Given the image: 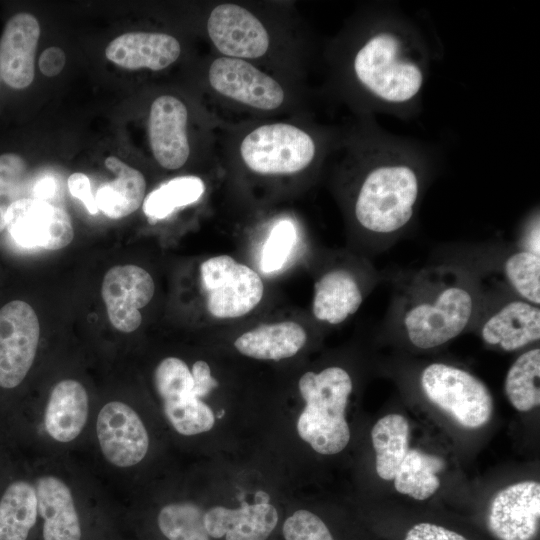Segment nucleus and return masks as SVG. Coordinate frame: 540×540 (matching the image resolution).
Masks as SVG:
<instances>
[{
	"label": "nucleus",
	"instance_id": "1",
	"mask_svg": "<svg viewBox=\"0 0 540 540\" xmlns=\"http://www.w3.org/2000/svg\"><path fill=\"white\" fill-rule=\"evenodd\" d=\"M212 53L245 60L298 82L302 44L291 7L273 2H214L204 19Z\"/></svg>",
	"mask_w": 540,
	"mask_h": 540
},
{
	"label": "nucleus",
	"instance_id": "2",
	"mask_svg": "<svg viewBox=\"0 0 540 540\" xmlns=\"http://www.w3.org/2000/svg\"><path fill=\"white\" fill-rule=\"evenodd\" d=\"M297 115L221 123L217 145L228 166L258 180H287L309 172L320 156L319 140Z\"/></svg>",
	"mask_w": 540,
	"mask_h": 540
},
{
	"label": "nucleus",
	"instance_id": "3",
	"mask_svg": "<svg viewBox=\"0 0 540 540\" xmlns=\"http://www.w3.org/2000/svg\"><path fill=\"white\" fill-rule=\"evenodd\" d=\"M471 288L450 268L423 270L402 298L400 324L410 343L432 349L457 337L472 319Z\"/></svg>",
	"mask_w": 540,
	"mask_h": 540
},
{
	"label": "nucleus",
	"instance_id": "4",
	"mask_svg": "<svg viewBox=\"0 0 540 540\" xmlns=\"http://www.w3.org/2000/svg\"><path fill=\"white\" fill-rule=\"evenodd\" d=\"M203 83L212 104L248 120L276 119L300 112L298 82L236 58L212 53L203 68Z\"/></svg>",
	"mask_w": 540,
	"mask_h": 540
},
{
	"label": "nucleus",
	"instance_id": "5",
	"mask_svg": "<svg viewBox=\"0 0 540 540\" xmlns=\"http://www.w3.org/2000/svg\"><path fill=\"white\" fill-rule=\"evenodd\" d=\"M348 372L338 366L304 373L298 388L305 407L297 421L300 438L323 455L341 452L350 440L345 409L352 392Z\"/></svg>",
	"mask_w": 540,
	"mask_h": 540
},
{
	"label": "nucleus",
	"instance_id": "6",
	"mask_svg": "<svg viewBox=\"0 0 540 540\" xmlns=\"http://www.w3.org/2000/svg\"><path fill=\"white\" fill-rule=\"evenodd\" d=\"M419 190L418 175L410 166H376L365 173L357 186L353 216L371 234L393 235L412 219Z\"/></svg>",
	"mask_w": 540,
	"mask_h": 540
},
{
	"label": "nucleus",
	"instance_id": "7",
	"mask_svg": "<svg viewBox=\"0 0 540 540\" xmlns=\"http://www.w3.org/2000/svg\"><path fill=\"white\" fill-rule=\"evenodd\" d=\"M350 70L359 86L389 103L414 98L423 85V72L402 55L399 39L388 32L368 37L355 50Z\"/></svg>",
	"mask_w": 540,
	"mask_h": 540
},
{
	"label": "nucleus",
	"instance_id": "8",
	"mask_svg": "<svg viewBox=\"0 0 540 540\" xmlns=\"http://www.w3.org/2000/svg\"><path fill=\"white\" fill-rule=\"evenodd\" d=\"M425 396L466 428H479L491 418L493 399L486 385L458 367L432 363L422 371Z\"/></svg>",
	"mask_w": 540,
	"mask_h": 540
},
{
	"label": "nucleus",
	"instance_id": "9",
	"mask_svg": "<svg viewBox=\"0 0 540 540\" xmlns=\"http://www.w3.org/2000/svg\"><path fill=\"white\" fill-rule=\"evenodd\" d=\"M200 279L208 312L218 319H234L250 313L261 302L264 285L260 275L229 255L206 259Z\"/></svg>",
	"mask_w": 540,
	"mask_h": 540
},
{
	"label": "nucleus",
	"instance_id": "10",
	"mask_svg": "<svg viewBox=\"0 0 540 540\" xmlns=\"http://www.w3.org/2000/svg\"><path fill=\"white\" fill-rule=\"evenodd\" d=\"M154 384L164 415L179 434L193 436L214 426L215 415L194 393L191 371L182 359L161 360L154 372Z\"/></svg>",
	"mask_w": 540,
	"mask_h": 540
},
{
	"label": "nucleus",
	"instance_id": "11",
	"mask_svg": "<svg viewBox=\"0 0 540 540\" xmlns=\"http://www.w3.org/2000/svg\"><path fill=\"white\" fill-rule=\"evenodd\" d=\"M39 336L38 317L27 302L13 300L0 309V387L22 383L35 360Z\"/></svg>",
	"mask_w": 540,
	"mask_h": 540
},
{
	"label": "nucleus",
	"instance_id": "12",
	"mask_svg": "<svg viewBox=\"0 0 540 540\" xmlns=\"http://www.w3.org/2000/svg\"><path fill=\"white\" fill-rule=\"evenodd\" d=\"M190 111L172 94L156 97L149 109L148 138L152 155L166 170H179L192 155Z\"/></svg>",
	"mask_w": 540,
	"mask_h": 540
},
{
	"label": "nucleus",
	"instance_id": "13",
	"mask_svg": "<svg viewBox=\"0 0 540 540\" xmlns=\"http://www.w3.org/2000/svg\"><path fill=\"white\" fill-rule=\"evenodd\" d=\"M6 228L17 244L27 248L59 250L74 238L71 218L64 209L28 197L11 205Z\"/></svg>",
	"mask_w": 540,
	"mask_h": 540
},
{
	"label": "nucleus",
	"instance_id": "14",
	"mask_svg": "<svg viewBox=\"0 0 540 540\" xmlns=\"http://www.w3.org/2000/svg\"><path fill=\"white\" fill-rule=\"evenodd\" d=\"M96 436L104 458L118 468L139 464L149 449V435L142 419L122 401H110L100 409Z\"/></svg>",
	"mask_w": 540,
	"mask_h": 540
},
{
	"label": "nucleus",
	"instance_id": "15",
	"mask_svg": "<svg viewBox=\"0 0 540 540\" xmlns=\"http://www.w3.org/2000/svg\"><path fill=\"white\" fill-rule=\"evenodd\" d=\"M154 291L151 275L139 266L119 265L109 269L101 295L113 327L124 333L135 331L142 322L140 309L151 301Z\"/></svg>",
	"mask_w": 540,
	"mask_h": 540
},
{
	"label": "nucleus",
	"instance_id": "16",
	"mask_svg": "<svg viewBox=\"0 0 540 540\" xmlns=\"http://www.w3.org/2000/svg\"><path fill=\"white\" fill-rule=\"evenodd\" d=\"M540 519V484L522 481L500 490L487 516L490 532L499 540H533Z\"/></svg>",
	"mask_w": 540,
	"mask_h": 540
},
{
	"label": "nucleus",
	"instance_id": "17",
	"mask_svg": "<svg viewBox=\"0 0 540 540\" xmlns=\"http://www.w3.org/2000/svg\"><path fill=\"white\" fill-rule=\"evenodd\" d=\"M40 26L30 13H17L0 37V76L14 89L28 87L35 75V53Z\"/></svg>",
	"mask_w": 540,
	"mask_h": 540
},
{
	"label": "nucleus",
	"instance_id": "18",
	"mask_svg": "<svg viewBox=\"0 0 540 540\" xmlns=\"http://www.w3.org/2000/svg\"><path fill=\"white\" fill-rule=\"evenodd\" d=\"M181 54L180 41L165 32H128L116 37L105 49L108 60L129 70L161 71L174 64Z\"/></svg>",
	"mask_w": 540,
	"mask_h": 540
},
{
	"label": "nucleus",
	"instance_id": "19",
	"mask_svg": "<svg viewBox=\"0 0 540 540\" xmlns=\"http://www.w3.org/2000/svg\"><path fill=\"white\" fill-rule=\"evenodd\" d=\"M276 508L265 502L239 508L214 506L204 512L203 523L210 537L226 540H266L278 523Z\"/></svg>",
	"mask_w": 540,
	"mask_h": 540
},
{
	"label": "nucleus",
	"instance_id": "20",
	"mask_svg": "<svg viewBox=\"0 0 540 540\" xmlns=\"http://www.w3.org/2000/svg\"><path fill=\"white\" fill-rule=\"evenodd\" d=\"M482 340L504 351H516L539 341L540 308L524 300L510 301L483 323Z\"/></svg>",
	"mask_w": 540,
	"mask_h": 540
},
{
	"label": "nucleus",
	"instance_id": "21",
	"mask_svg": "<svg viewBox=\"0 0 540 540\" xmlns=\"http://www.w3.org/2000/svg\"><path fill=\"white\" fill-rule=\"evenodd\" d=\"M44 540H81L82 530L73 493L61 478L44 474L35 484Z\"/></svg>",
	"mask_w": 540,
	"mask_h": 540
},
{
	"label": "nucleus",
	"instance_id": "22",
	"mask_svg": "<svg viewBox=\"0 0 540 540\" xmlns=\"http://www.w3.org/2000/svg\"><path fill=\"white\" fill-rule=\"evenodd\" d=\"M89 396L75 379L59 381L51 390L44 410V428L59 443H69L82 433L89 417Z\"/></svg>",
	"mask_w": 540,
	"mask_h": 540
},
{
	"label": "nucleus",
	"instance_id": "23",
	"mask_svg": "<svg viewBox=\"0 0 540 540\" xmlns=\"http://www.w3.org/2000/svg\"><path fill=\"white\" fill-rule=\"evenodd\" d=\"M363 293L356 277L346 269L323 274L314 285L312 312L315 318L338 325L358 311Z\"/></svg>",
	"mask_w": 540,
	"mask_h": 540
},
{
	"label": "nucleus",
	"instance_id": "24",
	"mask_svg": "<svg viewBox=\"0 0 540 540\" xmlns=\"http://www.w3.org/2000/svg\"><path fill=\"white\" fill-rule=\"evenodd\" d=\"M306 330L294 321L264 324L244 332L234 342L239 353L259 360H282L306 344Z\"/></svg>",
	"mask_w": 540,
	"mask_h": 540
},
{
	"label": "nucleus",
	"instance_id": "25",
	"mask_svg": "<svg viewBox=\"0 0 540 540\" xmlns=\"http://www.w3.org/2000/svg\"><path fill=\"white\" fill-rule=\"evenodd\" d=\"M105 166L116 178L100 186L95 195L98 210L111 219L135 212L144 202L146 180L141 171L115 156L105 159Z\"/></svg>",
	"mask_w": 540,
	"mask_h": 540
},
{
	"label": "nucleus",
	"instance_id": "26",
	"mask_svg": "<svg viewBox=\"0 0 540 540\" xmlns=\"http://www.w3.org/2000/svg\"><path fill=\"white\" fill-rule=\"evenodd\" d=\"M38 516V501L33 484L12 482L0 499V540H27Z\"/></svg>",
	"mask_w": 540,
	"mask_h": 540
},
{
	"label": "nucleus",
	"instance_id": "27",
	"mask_svg": "<svg viewBox=\"0 0 540 540\" xmlns=\"http://www.w3.org/2000/svg\"><path fill=\"white\" fill-rule=\"evenodd\" d=\"M371 438L376 452V472L384 480H392L409 450V424L400 414L380 418L372 428Z\"/></svg>",
	"mask_w": 540,
	"mask_h": 540
},
{
	"label": "nucleus",
	"instance_id": "28",
	"mask_svg": "<svg viewBox=\"0 0 540 540\" xmlns=\"http://www.w3.org/2000/svg\"><path fill=\"white\" fill-rule=\"evenodd\" d=\"M444 468V461L418 449H409L393 480L395 489L416 500L431 497L439 488L437 473Z\"/></svg>",
	"mask_w": 540,
	"mask_h": 540
},
{
	"label": "nucleus",
	"instance_id": "29",
	"mask_svg": "<svg viewBox=\"0 0 540 540\" xmlns=\"http://www.w3.org/2000/svg\"><path fill=\"white\" fill-rule=\"evenodd\" d=\"M540 349L533 348L522 353L509 368L504 392L511 405L527 412L540 404Z\"/></svg>",
	"mask_w": 540,
	"mask_h": 540
},
{
	"label": "nucleus",
	"instance_id": "30",
	"mask_svg": "<svg viewBox=\"0 0 540 540\" xmlns=\"http://www.w3.org/2000/svg\"><path fill=\"white\" fill-rule=\"evenodd\" d=\"M205 192L203 180L194 175L175 177L151 191L143 202V211L151 220H160L174 210L197 202Z\"/></svg>",
	"mask_w": 540,
	"mask_h": 540
},
{
	"label": "nucleus",
	"instance_id": "31",
	"mask_svg": "<svg viewBox=\"0 0 540 540\" xmlns=\"http://www.w3.org/2000/svg\"><path fill=\"white\" fill-rule=\"evenodd\" d=\"M203 515L204 511L194 503H170L159 511L157 523L168 540H210Z\"/></svg>",
	"mask_w": 540,
	"mask_h": 540
},
{
	"label": "nucleus",
	"instance_id": "32",
	"mask_svg": "<svg viewBox=\"0 0 540 540\" xmlns=\"http://www.w3.org/2000/svg\"><path fill=\"white\" fill-rule=\"evenodd\" d=\"M504 274L521 300L540 304V255L520 249L504 262Z\"/></svg>",
	"mask_w": 540,
	"mask_h": 540
},
{
	"label": "nucleus",
	"instance_id": "33",
	"mask_svg": "<svg viewBox=\"0 0 540 540\" xmlns=\"http://www.w3.org/2000/svg\"><path fill=\"white\" fill-rule=\"evenodd\" d=\"M27 174V163L20 155H0V232L6 228V215L11 205L25 198Z\"/></svg>",
	"mask_w": 540,
	"mask_h": 540
},
{
	"label": "nucleus",
	"instance_id": "34",
	"mask_svg": "<svg viewBox=\"0 0 540 540\" xmlns=\"http://www.w3.org/2000/svg\"><path fill=\"white\" fill-rule=\"evenodd\" d=\"M296 239L297 232L292 221L284 219L277 222L262 249V270L266 273L279 270L291 254Z\"/></svg>",
	"mask_w": 540,
	"mask_h": 540
},
{
	"label": "nucleus",
	"instance_id": "35",
	"mask_svg": "<svg viewBox=\"0 0 540 540\" xmlns=\"http://www.w3.org/2000/svg\"><path fill=\"white\" fill-rule=\"evenodd\" d=\"M285 540H334L323 520L311 511L300 509L283 523Z\"/></svg>",
	"mask_w": 540,
	"mask_h": 540
},
{
	"label": "nucleus",
	"instance_id": "36",
	"mask_svg": "<svg viewBox=\"0 0 540 540\" xmlns=\"http://www.w3.org/2000/svg\"><path fill=\"white\" fill-rule=\"evenodd\" d=\"M404 540H467L461 534L432 523L414 525Z\"/></svg>",
	"mask_w": 540,
	"mask_h": 540
},
{
	"label": "nucleus",
	"instance_id": "37",
	"mask_svg": "<svg viewBox=\"0 0 540 540\" xmlns=\"http://www.w3.org/2000/svg\"><path fill=\"white\" fill-rule=\"evenodd\" d=\"M67 184L70 194L79 199L90 214L95 215L98 207L91 191L89 178L83 173L76 172L69 176Z\"/></svg>",
	"mask_w": 540,
	"mask_h": 540
},
{
	"label": "nucleus",
	"instance_id": "38",
	"mask_svg": "<svg viewBox=\"0 0 540 540\" xmlns=\"http://www.w3.org/2000/svg\"><path fill=\"white\" fill-rule=\"evenodd\" d=\"M193 390L200 399L206 397L218 386V381L212 377L210 366L203 360L196 361L191 369Z\"/></svg>",
	"mask_w": 540,
	"mask_h": 540
},
{
	"label": "nucleus",
	"instance_id": "39",
	"mask_svg": "<svg viewBox=\"0 0 540 540\" xmlns=\"http://www.w3.org/2000/svg\"><path fill=\"white\" fill-rule=\"evenodd\" d=\"M66 57L64 51L59 47H49L42 52L39 57L38 65L40 71L48 77L59 74L64 65Z\"/></svg>",
	"mask_w": 540,
	"mask_h": 540
},
{
	"label": "nucleus",
	"instance_id": "40",
	"mask_svg": "<svg viewBox=\"0 0 540 540\" xmlns=\"http://www.w3.org/2000/svg\"><path fill=\"white\" fill-rule=\"evenodd\" d=\"M55 190V180L52 177L45 176L38 180L33 187L34 199L46 201L53 197Z\"/></svg>",
	"mask_w": 540,
	"mask_h": 540
},
{
	"label": "nucleus",
	"instance_id": "41",
	"mask_svg": "<svg viewBox=\"0 0 540 540\" xmlns=\"http://www.w3.org/2000/svg\"><path fill=\"white\" fill-rule=\"evenodd\" d=\"M539 245V222H537L527 233L524 239V246L521 249L540 255Z\"/></svg>",
	"mask_w": 540,
	"mask_h": 540
}]
</instances>
